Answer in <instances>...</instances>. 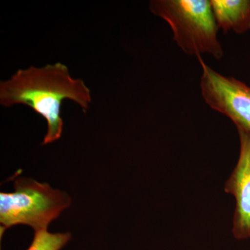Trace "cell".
<instances>
[{
    "label": "cell",
    "instance_id": "obj_1",
    "mask_svg": "<svg viewBox=\"0 0 250 250\" xmlns=\"http://www.w3.org/2000/svg\"><path fill=\"white\" fill-rule=\"evenodd\" d=\"M66 99L78 104L84 113L92 101L90 90L84 82L72 78L62 62L19 70L10 80L0 83L1 105L5 107L26 105L45 118L47 131L42 145L55 142L62 136L63 123L61 106Z\"/></svg>",
    "mask_w": 250,
    "mask_h": 250
},
{
    "label": "cell",
    "instance_id": "obj_2",
    "mask_svg": "<svg viewBox=\"0 0 250 250\" xmlns=\"http://www.w3.org/2000/svg\"><path fill=\"white\" fill-rule=\"evenodd\" d=\"M149 10L169 24L174 42L184 53L197 58L205 54L217 60L223 58L210 0H152Z\"/></svg>",
    "mask_w": 250,
    "mask_h": 250
},
{
    "label": "cell",
    "instance_id": "obj_3",
    "mask_svg": "<svg viewBox=\"0 0 250 250\" xmlns=\"http://www.w3.org/2000/svg\"><path fill=\"white\" fill-rule=\"evenodd\" d=\"M14 188V192L0 193V223L4 231L18 225H27L34 231L47 229L49 223L71 205L66 192L33 179H16Z\"/></svg>",
    "mask_w": 250,
    "mask_h": 250
},
{
    "label": "cell",
    "instance_id": "obj_4",
    "mask_svg": "<svg viewBox=\"0 0 250 250\" xmlns=\"http://www.w3.org/2000/svg\"><path fill=\"white\" fill-rule=\"evenodd\" d=\"M200 89L211 109L234 123L237 129L250 134V86L233 77L225 76L208 66L202 57Z\"/></svg>",
    "mask_w": 250,
    "mask_h": 250
},
{
    "label": "cell",
    "instance_id": "obj_5",
    "mask_svg": "<svg viewBox=\"0 0 250 250\" xmlns=\"http://www.w3.org/2000/svg\"><path fill=\"white\" fill-rule=\"evenodd\" d=\"M240 152L231 175L225 182V191L236 200L232 234L236 240L250 238V134L238 131Z\"/></svg>",
    "mask_w": 250,
    "mask_h": 250
},
{
    "label": "cell",
    "instance_id": "obj_6",
    "mask_svg": "<svg viewBox=\"0 0 250 250\" xmlns=\"http://www.w3.org/2000/svg\"><path fill=\"white\" fill-rule=\"evenodd\" d=\"M218 29L224 34L250 31V0H210Z\"/></svg>",
    "mask_w": 250,
    "mask_h": 250
},
{
    "label": "cell",
    "instance_id": "obj_7",
    "mask_svg": "<svg viewBox=\"0 0 250 250\" xmlns=\"http://www.w3.org/2000/svg\"><path fill=\"white\" fill-rule=\"evenodd\" d=\"M71 238L70 233H49L47 229L35 231L27 250H61Z\"/></svg>",
    "mask_w": 250,
    "mask_h": 250
}]
</instances>
